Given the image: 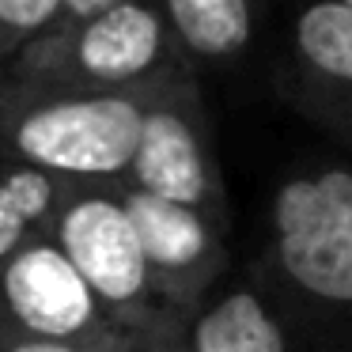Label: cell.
I'll use <instances>...</instances> for the list:
<instances>
[{
    "label": "cell",
    "mask_w": 352,
    "mask_h": 352,
    "mask_svg": "<svg viewBox=\"0 0 352 352\" xmlns=\"http://www.w3.org/2000/svg\"><path fill=\"white\" fill-rule=\"evenodd\" d=\"M299 352H352V167L307 163L273 186L246 269Z\"/></svg>",
    "instance_id": "obj_1"
},
{
    "label": "cell",
    "mask_w": 352,
    "mask_h": 352,
    "mask_svg": "<svg viewBox=\"0 0 352 352\" xmlns=\"http://www.w3.org/2000/svg\"><path fill=\"white\" fill-rule=\"evenodd\" d=\"M182 65L163 0H114L23 46L0 69V91H148Z\"/></svg>",
    "instance_id": "obj_2"
},
{
    "label": "cell",
    "mask_w": 352,
    "mask_h": 352,
    "mask_svg": "<svg viewBox=\"0 0 352 352\" xmlns=\"http://www.w3.org/2000/svg\"><path fill=\"white\" fill-rule=\"evenodd\" d=\"M148 91H0V160L72 186H122Z\"/></svg>",
    "instance_id": "obj_3"
},
{
    "label": "cell",
    "mask_w": 352,
    "mask_h": 352,
    "mask_svg": "<svg viewBox=\"0 0 352 352\" xmlns=\"http://www.w3.org/2000/svg\"><path fill=\"white\" fill-rule=\"evenodd\" d=\"M50 239L118 329L140 333L167 322H190L155 303L137 228L118 186H69L50 223Z\"/></svg>",
    "instance_id": "obj_4"
},
{
    "label": "cell",
    "mask_w": 352,
    "mask_h": 352,
    "mask_svg": "<svg viewBox=\"0 0 352 352\" xmlns=\"http://www.w3.org/2000/svg\"><path fill=\"white\" fill-rule=\"evenodd\" d=\"M122 186L197 208L231 228L228 186H223V170L216 160L212 125H208L193 65L175 69L148 91L137 152H133L129 175Z\"/></svg>",
    "instance_id": "obj_5"
},
{
    "label": "cell",
    "mask_w": 352,
    "mask_h": 352,
    "mask_svg": "<svg viewBox=\"0 0 352 352\" xmlns=\"http://www.w3.org/2000/svg\"><path fill=\"white\" fill-rule=\"evenodd\" d=\"M118 193L137 228L155 303L178 318H193L228 273V223L129 186H118Z\"/></svg>",
    "instance_id": "obj_6"
},
{
    "label": "cell",
    "mask_w": 352,
    "mask_h": 352,
    "mask_svg": "<svg viewBox=\"0 0 352 352\" xmlns=\"http://www.w3.org/2000/svg\"><path fill=\"white\" fill-rule=\"evenodd\" d=\"M0 322L87 352H118L125 329L102 314L80 273L50 235H38L0 265Z\"/></svg>",
    "instance_id": "obj_7"
},
{
    "label": "cell",
    "mask_w": 352,
    "mask_h": 352,
    "mask_svg": "<svg viewBox=\"0 0 352 352\" xmlns=\"http://www.w3.org/2000/svg\"><path fill=\"white\" fill-rule=\"evenodd\" d=\"M280 91L303 118L352 148V12L303 0L292 16Z\"/></svg>",
    "instance_id": "obj_8"
},
{
    "label": "cell",
    "mask_w": 352,
    "mask_h": 352,
    "mask_svg": "<svg viewBox=\"0 0 352 352\" xmlns=\"http://www.w3.org/2000/svg\"><path fill=\"white\" fill-rule=\"evenodd\" d=\"M190 337L197 352H299L250 276L220 284L197 307Z\"/></svg>",
    "instance_id": "obj_9"
},
{
    "label": "cell",
    "mask_w": 352,
    "mask_h": 352,
    "mask_svg": "<svg viewBox=\"0 0 352 352\" xmlns=\"http://www.w3.org/2000/svg\"><path fill=\"white\" fill-rule=\"evenodd\" d=\"M186 61L197 65H235L250 50L258 27V0H163Z\"/></svg>",
    "instance_id": "obj_10"
},
{
    "label": "cell",
    "mask_w": 352,
    "mask_h": 352,
    "mask_svg": "<svg viewBox=\"0 0 352 352\" xmlns=\"http://www.w3.org/2000/svg\"><path fill=\"white\" fill-rule=\"evenodd\" d=\"M72 182L0 160V265L31 239L50 235L54 212Z\"/></svg>",
    "instance_id": "obj_11"
},
{
    "label": "cell",
    "mask_w": 352,
    "mask_h": 352,
    "mask_svg": "<svg viewBox=\"0 0 352 352\" xmlns=\"http://www.w3.org/2000/svg\"><path fill=\"white\" fill-rule=\"evenodd\" d=\"M65 0H0V69L23 46L54 31Z\"/></svg>",
    "instance_id": "obj_12"
},
{
    "label": "cell",
    "mask_w": 352,
    "mask_h": 352,
    "mask_svg": "<svg viewBox=\"0 0 352 352\" xmlns=\"http://www.w3.org/2000/svg\"><path fill=\"white\" fill-rule=\"evenodd\" d=\"M190 322H167V326H155V329L125 333L118 352H197L190 337Z\"/></svg>",
    "instance_id": "obj_13"
},
{
    "label": "cell",
    "mask_w": 352,
    "mask_h": 352,
    "mask_svg": "<svg viewBox=\"0 0 352 352\" xmlns=\"http://www.w3.org/2000/svg\"><path fill=\"white\" fill-rule=\"evenodd\" d=\"M0 352H87L80 344H65V341H46V337H31L23 329L0 322Z\"/></svg>",
    "instance_id": "obj_14"
},
{
    "label": "cell",
    "mask_w": 352,
    "mask_h": 352,
    "mask_svg": "<svg viewBox=\"0 0 352 352\" xmlns=\"http://www.w3.org/2000/svg\"><path fill=\"white\" fill-rule=\"evenodd\" d=\"M107 4H114V0H65V8H61V19H57V27L80 23V19H87V16H95V12H102Z\"/></svg>",
    "instance_id": "obj_15"
},
{
    "label": "cell",
    "mask_w": 352,
    "mask_h": 352,
    "mask_svg": "<svg viewBox=\"0 0 352 352\" xmlns=\"http://www.w3.org/2000/svg\"><path fill=\"white\" fill-rule=\"evenodd\" d=\"M329 4H341V8H349V12H352V0H329Z\"/></svg>",
    "instance_id": "obj_16"
},
{
    "label": "cell",
    "mask_w": 352,
    "mask_h": 352,
    "mask_svg": "<svg viewBox=\"0 0 352 352\" xmlns=\"http://www.w3.org/2000/svg\"><path fill=\"white\" fill-rule=\"evenodd\" d=\"M258 4H269V0H258Z\"/></svg>",
    "instance_id": "obj_17"
}]
</instances>
